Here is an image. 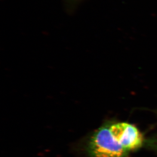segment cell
<instances>
[{"label":"cell","mask_w":157,"mask_h":157,"mask_svg":"<svg viewBox=\"0 0 157 157\" xmlns=\"http://www.w3.org/2000/svg\"><path fill=\"white\" fill-rule=\"evenodd\" d=\"M147 145L154 150L155 151L157 152V135L151 137V139L147 141Z\"/></svg>","instance_id":"obj_3"},{"label":"cell","mask_w":157,"mask_h":157,"mask_svg":"<svg viewBox=\"0 0 157 157\" xmlns=\"http://www.w3.org/2000/svg\"><path fill=\"white\" fill-rule=\"evenodd\" d=\"M81 0H65V1L66 2V3L68 4L70 6H73L77 4V3L79 1H80Z\"/></svg>","instance_id":"obj_4"},{"label":"cell","mask_w":157,"mask_h":157,"mask_svg":"<svg viewBox=\"0 0 157 157\" xmlns=\"http://www.w3.org/2000/svg\"><path fill=\"white\" fill-rule=\"evenodd\" d=\"M87 151L90 157H128L129 154L113 135L109 125L100 127L92 135Z\"/></svg>","instance_id":"obj_1"},{"label":"cell","mask_w":157,"mask_h":157,"mask_svg":"<svg viewBox=\"0 0 157 157\" xmlns=\"http://www.w3.org/2000/svg\"><path fill=\"white\" fill-rule=\"evenodd\" d=\"M109 127L113 135L129 154L140 149L145 142L142 133L133 124L121 122L109 124Z\"/></svg>","instance_id":"obj_2"}]
</instances>
